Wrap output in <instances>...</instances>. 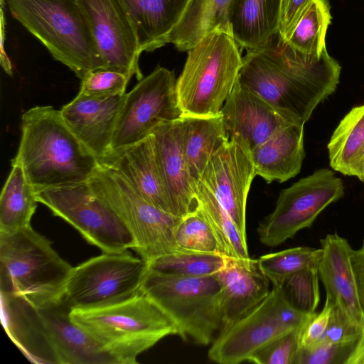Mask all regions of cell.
<instances>
[{
  "mask_svg": "<svg viewBox=\"0 0 364 364\" xmlns=\"http://www.w3.org/2000/svg\"><path fill=\"white\" fill-rule=\"evenodd\" d=\"M323 250L298 247L261 256L259 267L273 286H279L289 275L306 268H318Z\"/></svg>",
  "mask_w": 364,
  "mask_h": 364,
  "instance_id": "cell-34",
  "label": "cell"
},
{
  "mask_svg": "<svg viewBox=\"0 0 364 364\" xmlns=\"http://www.w3.org/2000/svg\"><path fill=\"white\" fill-rule=\"evenodd\" d=\"M312 0H282L278 37L286 42Z\"/></svg>",
  "mask_w": 364,
  "mask_h": 364,
  "instance_id": "cell-42",
  "label": "cell"
},
{
  "mask_svg": "<svg viewBox=\"0 0 364 364\" xmlns=\"http://www.w3.org/2000/svg\"><path fill=\"white\" fill-rule=\"evenodd\" d=\"M36 199L73 225L105 253L133 249L134 239L117 215L92 191L89 183L36 191Z\"/></svg>",
  "mask_w": 364,
  "mask_h": 364,
  "instance_id": "cell-11",
  "label": "cell"
},
{
  "mask_svg": "<svg viewBox=\"0 0 364 364\" xmlns=\"http://www.w3.org/2000/svg\"><path fill=\"white\" fill-rule=\"evenodd\" d=\"M73 267L31 225L0 232V291L16 294L37 309L62 301Z\"/></svg>",
  "mask_w": 364,
  "mask_h": 364,
  "instance_id": "cell-5",
  "label": "cell"
},
{
  "mask_svg": "<svg viewBox=\"0 0 364 364\" xmlns=\"http://www.w3.org/2000/svg\"><path fill=\"white\" fill-rule=\"evenodd\" d=\"M344 195L342 180L328 168L317 169L282 190L274 210L259 224V241L277 247L310 228L318 215Z\"/></svg>",
  "mask_w": 364,
  "mask_h": 364,
  "instance_id": "cell-12",
  "label": "cell"
},
{
  "mask_svg": "<svg viewBox=\"0 0 364 364\" xmlns=\"http://www.w3.org/2000/svg\"><path fill=\"white\" fill-rule=\"evenodd\" d=\"M301 328L289 331L267 343L247 361L257 364H293L300 348Z\"/></svg>",
  "mask_w": 364,
  "mask_h": 364,
  "instance_id": "cell-37",
  "label": "cell"
},
{
  "mask_svg": "<svg viewBox=\"0 0 364 364\" xmlns=\"http://www.w3.org/2000/svg\"><path fill=\"white\" fill-rule=\"evenodd\" d=\"M240 50L231 34L213 31L187 50L183 69L176 80L183 116L221 114L242 65Z\"/></svg>",
  "mask_w": 364,
  "mask_h": 364,
  "instance_id": "cell-6",
  "label": "cell"
},
{
  "mask_svg": "<svg viewBox=\"0 0 364 364\" xmlns=\"http://www.w3.org/2000/svg\"><path fill=\"white\" fill-rule=\"evenodd\" d=\"M311 315L294 308L281 286H273L260 303L218 333L208 350V358L221 364L247 361L267 343L303 328Z\"/></svg>",
  "mask_w": 364,
  "mask_h": 364,
  "instance_id": "cell-9",
  "label": "cell"
},
{
  "mask_svg": "<svg viewBox=\"0 0 364 364\" xmlns=\"http://www.w3.org/2000/svg\"><path fill=\"white\" fill-rule=\"evenodd\" d=\"M346 364H364V328Z\"/></svg>",
  "mask_w": 364,
  "mask_h": 364,
  "instance_id": "cell-44",
  "label": "cell"
},
{
  "mask_svg": "<svg viewBox=\"0 0 364 364\" xmlns=\"http://www.w3.org/2000/svg\"><path fill=\"white\" fill-rule=\"evenodd\" d=\"M351 264L360 306L364 313V239L361 247L353 251Z\"/></svg>",
  "mask_w": 364,
  "mask_h": 364,
  "instance_id": "cell-43",
  "label": "cell"
},
{
  "mask_svg": "<svg viewBox=\"0 0 364 364\" xmlns=\"http://www.w3.org/2000/svg\"><path fill=\"white\" fill-rule=\"evenodd\" d=\"M97 45L105 69L129 79L143 78L141 53L132 20L124 0H77Z\"/></svg>",
  "mask_w": 364,
  "mask_h": 364,
  "instance_id": "cell-14",
  "label": "cell"
},
{
  "mask_svg": "<svg viewBox=\"0 0 364 364\" xmlns=\"http://www.w3.org/2000/svg\"><path fill=\"white\" fill-rule=\"evenodd\" d=\"M70 316L119 364L137 363V356L161 339L179 334L176 322L141 290L111 306L72 309Z\"/></svg>",
  "mask_w": 364,
  "mask_h": 364,
  "instance_id": "cell-4",
  "label": "cell"
},
{
  "mask_svg": "<svg viewBox=\"0 0 364 364\" xmlns=\"http://www.w3.org/2000/svg\"><path fill=\"white\" fill-rule=\"evenodd\" d=\"M171 213L183 217L196 205L195 187L184 157L181 119L163 123L151 133Z\"/></svg>",
  "mask_w": 364,
  "mask_h": 364,
  "instance_id": "cell-18",
  "label": "cell"
},
{
  "mask_svg": "<svg viewBox=\"0 0 364 364\" xmlns=\"http://www.w3.org/2000/svg\"><path fill=\"white\" fill-rule=\"evenodd\" d=\"M282 0H232L229 21L240 49L266 46L278 35Z\"/></svg>",
  "mask_w": 364,
  "mask_h": 364,
  "instance_id": "cell-25",
  "label": "cell"
},
{
  "mask_svg": "<svg viewBox=\"0 0 364 364\" xmlns=\"http://www.w3.org/2000/svg\"><path fill=\"white\" fill-rule=\"evenodd\" d=\"M338 62L325 50L320 57L302 53L278 35L264 47L247 50L238 81L293 124H304L336 90Z\"/></svg>",
  "mask_w": 364,
  "mask_h": 364,
  "instance_id": "cell-1",
  "label": "cell"
},
{
  "mask_svg": "<svg viewBox=\"0 0 364 364\" xmlns=\"http://www.w3.org/2000/svg\"><path fill=\"white\" fill-rule=\"evenodd\" d=\"M125 94L89 97L78 93L60 110L67 126L97 161L111 151Z\"/></svg>",
  "mask_w": 364,
  "mask_h": 364,
  "instance_id": "cell-17",
  "label": "cell"
},
{
  "mask_svg": "<svg viewBox=\"0 0 364 364\" xmlns=\"http://www.w3.org/2000/svg\"><path fill=\"white\" fill-rule=\"evenodd\" d=\"M220 113L229 140L241 141L250 151L293 124L238 79Z\"/></svg>",
  "mask_w": 364,
  "mask_h": 364,
  "instance_id": "cell-16",
  "label": "cell"
},
{
  "mask_svg": "<svg viewBox=\"0 0 364 364\" xmlns=\"http://www.w3.org/2000/svg\"><path fill=\"white\" fill-rule=\"evenodd\" d=\"M327 0H312L286 43L306 55L320 57L326 48V34L331 23Z\"/></svg>",
  "mask_w": 364,
  "mask_h": 364,
  "instance_id": "cell-32",
  "label": "cell"
},
{
  "mask_svg": "<svg viewBox=\"0 0 364 364\" xmlns=\"http://www.w3.org/2000/svg\"><path fill=\"white\" fill-rule=\"evenodd\" d=\"M129 78L109 69H98L88 73L82 80L79 93L89 97L122 95Z\"/></svg>",
  "mask_w": 364,
  "mask_h": 364,
  "instance_id": "cell-38",
  "label": "cell"
},
{
  "mask_svg": "<svg viewBox=\"0 0 364 364\" xmlns=\"http://www.w3.org/2000/svg\"><path fill=\"white\" fill-rule=\"evenodd\" d=\"M255 176L251 151L241 141L230 139L213 154L199 180L217 198L246 240L247 198Z\"/></svg>",
  "mask_w": 364,
  "mask_h": 364,
  "instance_id": "cell-15",
  "label": "cell"
},
{
  "mask_svg": "<svg viewBox=\"0 0 364 364\" xmlns=\"http://www.w3.org/2000/svg\"><path fill=\"white\" fill-rule=\"evenodd\" d=\"M323 254L318 266V277L326 296L338 305L357 326L364 328V313L360 304L351 264L353 250L338 233L320 240Z\"/></svg>",
  "mask_w": 364,
  "mask_h": 364,
  "instance_id": "cell-19",
  "label": "cell"
},
{
  "mask_svg": "<svg viewBox=\"0 0 364 364\" xmlns=\"http://www.w3.org/2000/svg\"><path fill=\"white\" fill-rule=\"evenodd\" d=\"M16 157L35 191L87 182L99 164L64 122L60 110L36 106L21 117Z\"/></svg>",
  "mask_w": 364,
  "mask_h": 364,
  "instance_id": "cell-2",
  "label": "cell"
},
{
  "mask_svg": "<svg viewBox=\"0 0 364 364\" xmlns=\"http://www.w3.org/2000/svg\"><path fill=\"white\" fill-rule=\"evenodd\" d=\"M98 164L115 170L143 198L171 213L151 134L133 145L111 150Z\"/></svg>",
  "mask_w": 364,
  "mask_h": 364,
  "instance_id": "cell-22",
  "label": "cell"
},
{
  "mask_svg": "<svg viewBox=\"0 0 364 364\" xmlns=\"http://www.w3.org/2000/svg\"><path fill=\"white\" fill-rule=\"evenodd\" d=\"M182 117L174 73L157 66L125 94L111 150L138 143L149 137L159 124Z\"/></svg>",
  "mask_w": 364,
  "mask_h": 364,
  "instance_id": "cell-13",
  "label": "cell"
},
{
  "mask_svg": "<svg viewBox=\"0 0 364 364\" xmlns=\"http://www.w3.org/2000/svg\"><path fill=\"white\" fill-rule=\"evenodd\" d=\"M256 176L284 182L300 171L305 156L304 124H291L251 151Z\"/></svg>",
  "mask_w": 364,
  "mask_h": 364,
  "instance_id": "cell-24",
  "label": "cell"
},
{
  "mask_svg": "<svg viewBox=\"0 0 364 364\" xmlns=\"http://www.w3.org/2000/svg\"><path fill=\"white\" fill-rule=\"evenodd\" d=\"M11 166L0 197V232H13L30 225L38 203L21 166L14 161Z\"/></svg>",
  "mask_w": 364,
  "mask_h": 364,
  "instance_id": "cell-30",
  "label": "cell"
},
{
  "mask_svg": "<svg viewBox=\"0 0 364 364\" xmlns=\"http://www.w3.org/2000/svg\"><path fill=\"white\" fill-rule=\"evenodd\" d=\"M141 290L176 322L183 341L206 346L219 333L221 285L217 273L187 277L159 272L148 267Z\"/></svg>",
  "mask_w": 364,
  "mask_h": 364,
  "instance_id": "cell-7",
  "label": "cell"
},
{
  "mask_svg": "<svg viewBox=\"0 0 364 364\" xmlns=\"http://www.w3.org/2000/svg\"><path fill=\"white\" fill-rule=\"evenodd\" d=\"M197 205L211 226L224 256L239 259H250L247 240L214 194L199 181L195 187Z\"/></svg>",
  "mask_w": 364,
  "mask_h": 364,
  "instance_id": "cell-31",
  "label": "cell"
},
{
  "mask_svg": "<svg viewBox=\"0 0 364 364\" xmlns=\"http://www.w3.org/2000/svg\"><path fill=\"white\" fill-rule=\"evenodd\" d=\"M232 0H188L166 43L187 51L213 31L232 35L229 11Z\"/></svg>",
  "mask_w": 364,
  "mask_h": 364,
  "instance_id": "cell-26",
  "label": "cell"
},
{
  "mask_svg": "<svg viewBox=\"0 0 364 364\" xmlns=\"http://www.w3.org/2000/svg\"><path fill=\"white\" fill-rule=\"evenodd\" d=\"M318 278V268H306L287 277L279 286L294 308L311 315L320 301Z\"/></svg>",
  "mask_w": 364,
  "mask_h": 364,
  "instance_id": "cell-36",
  "label": "cell"
},
{
  "mask_svg": "<svg viewBox=\"0 0 364 364\" xmlns=\"http://www.w3.org/2000/svg\"><path fill=\"white\" fill-rule=\"evenodd\" d=\"M332 309V302L326 296L321 312H315L301 331L300 348H309L316 344L324 333L328 323Z\"/></svg>",
  "mask_w": 364,
  "mask_h": 364,
  "instance_id": "cell-41",
  "label": "cell"
},
{
  "mask_svg": "<svg viewBox=\"0 0 364 364\" xmlns=\"http://www.w3.org/2000/svg\"><path fill=\"white\" fill-rule=\"evenodd\" d=\"M10 14L82 80L105 69L87 18L77 0H3Z\"/></svg>",
  "mask_w": 364,
  "mask_h": 364,
  "instance_id": "cell-3",
  "label": "cell"
},
{
  "mask_svg": "<svg viewBox=\"0 0 364 364\" xmlns=\"http://www.w3.org/2000/svg\"><path fill=\"white\" fill-rule=\"evenodd\" d=\"M357 342L317 343L309 348H300L293 364H346Z\"/></svg>",
  "mask_w": 364,
  "mask_h": 364,
  "instance_id": "cell-39",
  "label": "cell"
},
{
  "mask_svg": "<svg viewBox=\"0 0 364 364\" xmlns=\"http://www.w3.org/2000/svg\"><path fill=\"white\" fill-rule=\"evenodd\" d=\"M181 131L186 164L191 178L198 183L213 154L229 140L222 114L183 116Z\"/></svg>",
  "mask_w": 364,
  "mask_h": 364,
  "instance_id": "cell-28",
  "label": "cell"
},
{
  "mask_svg": "<svg viewBox=\"0 0 364 364\" xmlns=\"http://www.w3.org/2000/svg\"><path fill=\"white\" fill-rule=\"evenodd\" d=\"M175 240L181 250L221 254L213 229L198 205L181 218Z\"/></svg>",
  "mask_w": 364,
  "mask_h": 364,
  "instance_id": "cell-35",
  "label": "cell"
},
{
  "mask_svg": "<svg viewBox=\"0 0 364 364\" xmlns=\"http://www.w3.org/2000/svg\"><path fill=\"white\" fill-rule=\"evenodd\" d=\"M331 167L364 182V105L341 120L327 145Z\"/></svg>",
  "mask_w": 364,
  "mask_h": 364,
  "instance_id": "cell-29",
  "label": "cell"
},
{
  "mask_svg": "<svg viewBox=\"0 0 364 364\" xmlns=\"http://www.w3.org/2000/svg\"><path fill=\"white\" fill-rule=\"evenodd\" d=\"M217 276L221 285L219 297L220 331L268 295L270 281L262 272L258 261L251 258H228L225 267L217 273Z\"/></svg>",
  "mask_w": 364,
  "mask_h": 364,
  "instance_id": "cell-20",
  "label": "cell"
},
{
  "mask_svg": "<svg viewBox=\"0 0 364 364\" xmlns=\"http://www.w3.org/2000/svg\"><path fill=\"white\" fill-rule=\"evenodd\" d=\"M363 329L355 325L338 305L332 303L328 326L317 343L341 344L357 342Z\"/></svg>",
  "mask_w": 364,
  "mask_h": 364,
  "instance_id": "cell-40",
  "label": "cell"
},
{
  "mask_svg": "<svg viewBox=\"0 0 364 364\" xmlns=\"http://www.w3.org/2000/svg\"><path fill=\"white\" fill-rule=\"evenodd\" d=\"M228 257L218 253L178 250L159 257L148 267L159 272L187 277H205L223 269Z\"/></svg>",
  "mask_w": 364,
  "mask_h": 364,
  "instance_id": "cell-33",
  "label": "cell"
},
{
  "mask_svg": "<svg viewBox=\"0 0 364 364\" xmlns=\"http://www.w3.org/2000/svg\"><path fill=\"white\" fill-rule=\"evenodd\" d=\"M0 292L2 323L11 341L32 363L60 364L38 309L16 294Z\"/></svg>",
  "mask_w": 364,
  "mask_h": 364,
  "instance_id": "cell-21",
  "label": "cell"
},
{
  "mask_svg": "<svg viewBox=\"0 0 364 364\" xmlns=\"http://www.w3.org/2000/svg\"><path fill=\"white\" fill-rule=\"evenodd\" d=\"M134 26L141 52L167 44L168 35L180 18L188 0H124Z\"/></svg>",
  "mask_w": 364,
  "mask_h": 364,
  "instance_id": "cell-27",
  "label": "cell"
},
{
  "mask_svg": "<svg viewBox=\"0 0 364 364\" xmlns=\"http://www.w3.org/2000/svg\"><path fill=\"white\" fill-rule=\"evenodd\" d=\"M94 193L122 220L134 239L133 250L147 264L179 250L175 233L181 217L139 195L115 170L100 165L87 181Z\"/></svg>",
  "mask_w": 364,
  "mask_h": 364,
  "instance_id": "cell-8",
  "label": "cell"
},
{
  "mask_svg": "<svg viewBox=\"0 0 364 364\" xmlns=\"http://www.w3.org/2000/svg\"><path fill=\"white\" fill-rule=\"evenodd\" d=\"M148 264L129 251L103 252L73 267L62 301L72 309H92L124 301L141 291Z\"/></svg>",
  "mask_w": 364,
  "mask_h": 364,
  "instance_id": "cell-10",
  "label": "cell"
},
{
  "mask_svg": "<svg viewBox=\"0 0 364 364\" xmlns=\"http://www.w3.org/2000/svg\"><path fill=\"white\" fill-rule=\"evenodd\" d=\"M60 364H119L88 333L73 322L63 301L38 309Z\"/></svg>",
  "mask_w": 364,
  "mask_h": 364,
  "instance_id": "cell-23",
  "label": "cell"
}]
</instances>
